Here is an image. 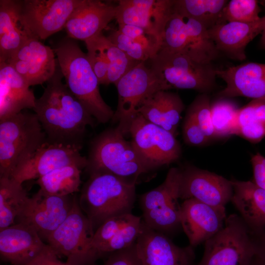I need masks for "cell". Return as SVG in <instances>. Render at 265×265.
<instances>
[{"instance_id":"obj_1","label":"cell","mask_w":265,"mask_h":265,"mask_svg":"<svg viewBox=\"0 0 265 265\" xmlns=\"http://www.w3.org/2000/svg\"><path fill=\"white\" fill-rule=\"evenodd\" d=\"M63 77L58 64L33 110L47 142L81 146L86 129L93 127L95 119L63 83Z\"/></svg>"},{"instance_id":"obj_2","label":"cell","mask_w":265,"mask_h":265,"mask_svg":"<svg viewBox=\"0 0 265 265\" xmlns=\"http://www.w3.org/2000/svg\"><path fill=\"white\" fill-rule=\"evenodd\" d=\"M53 50L72 93L99 122L106 123L112 120L114 112L101 96L100 84L86 54L68 36L58 42Z\"/></svg>"},{"instance_id":"obj_3","label":"cell","mask_w":265,"mask_h":265,"mask_svg":"<svg viewBox=\"0 0 265 265\" xmlns=\"http://www.w3.org/2000/svg\"><path fill=\"white\" fill-rule=\"evenodd\" d=\"M89 175L79 203L95 231L111 217L132 213L136 200V182L109 173Z\"/></svg>"},{"instance_id":"obj_4","label":"cell","mask_w":265,"mask_h":265,"mask_svg":"<svg viewBox=\"0 0 265 265\" xmlns=\"http://www.w3.org/2000/svg\"><path fill=\"white\" fill-rule=\"evenodd\" d=\"M47 141L35 113L23 111L0 120V178H10Z\"/></svg>"},{"instance_id":"obj_5","label":"cell","mask_w":265,"mask_h":265,"mask_svg":"<svg viewBox=\"0 0 265 265\" xmlns=\"http://www.w3.org/2000/svg\"><path fill=\"white\" fill-rule=\"evenodd\" d=\"M116 128L105 131L93 141L86 168L89 175L109 173L136 183L149 172L130 141Z\"/></svg>"},{"instance_id":"obj_6","label":"cell","mask_w":265,"mask_h":265,"mask_svg":"<svg viewBox=\"0 0 265 265\" xmlns=\"http://www.w3.org/2000/svg\"><path fill=\"white\" fill-rule=\"evenodd\" d=\"M150 60V68L164 90L191 89L208 94L215 87L216 69L212 63H200L162 48Z\"/></svg>"},{"instance_id":"obj_7","label":"cell","mask_w":265,"mask_h":265,"mask_svg":"<svg viewBox=\"0 0 265 265\" xmlns=\"http://www.w3.org/2000/svg\"><path fill=\"white\" fill-rule=\"evenodd\" d=\"M258 238L237 214L227 217L224 227L204 242L197 265H249L258 253Z\"/></svg>"},{"instance_id":"obj_8","label":"cell","mask_w":265,"mask_h":265,"mask_svg":"<svg viewBox=\"0 0 265 265\" xmlns=\"http://www.w3.org/2000/svg\"><path fill=\"white\" fill-rule=\"evenodd\" d=\"M181 177V168H171L161 185L139 198L142 219L145 225L170 238L182 228L178 201Z\"/></svg>"},{"instance_id":"obj_9","label":"cell","mask_w":265,"mask_h":265,"mask_svg":"<svg viewBox=\"0 0 265 265\" xmlns=\"http://www.w3.org/2000/svg\"><path fill=\"white\" fill-rule=\"evenodd\" d=\"M95 231L76 196L65 220L46 239L58 256L66 257L70 265H94L90 244Z\"/></svg>"},{"instance_id":"obj_10","label":"cell","mask_w":265,"mask_h":265,"mask_svg":"<svg viewBox=\"0 0 265 265\" xmlns=\"http://www.w3.org/2000/svg\"><path fill=\"white\" fill-rule=\"evenodd\" d=\"M128 133L149 172L176 161L181 155V147L175 135L138 113L131 123Z\"/></svg>"},{"instance_id":"obj_11","label":"cell","mask_w":265,"mask_h":265,"mask_svg":"<svg viewBox=\"0 0 265 265\" xmlns=\"http://www.w3.org/2000/svg\"><path fill=\"white\" fill-rule=\"evenodd\" d=\"M161 48L206 64L212 63L220 53L201 24L174 12L165 26Z\"/></svg>"},{"instance_id":"obj_12","label":"cell","mask_w":265,"mask_h":265,"mask_svg":"<svg viewBox=\"0 0 265 265\" xmlns=\"http://www.w3.org/2000/svg\"><path fill=\"white\" fill-rule=\"evenodd\" d=\"M115 85L118 101L111 120L118 123L116 128L125 135L128 133L131 123L143 101L153 93L164 89L145 62H139Z\"/></svg>"},{"instance_id":"obj_13","label":"cell","mask_w":265,"mask_h":265,"mask_svg":"<svg viewBox=\"0 0 265 265\" xmlns=\"http://www.w3.org/2000/svg\"><path fill=\"white\" fill-rule=\"evenodd\" d=\"M82 0H21L20 21L29 35L45 39L65 28L70 15Z\"/></svg>"},{"instance_id":"obj_14","label":"cell","mask_w":265,"mask_h":265,"mask_svg":"<svg viewBox=\"0 0 265 265\" xmlns=\"http://www.w3.org/2000/svg\"><path fill=\"white\" fill-rule=\"evenodd\" d=\"M81 145L47 141L31 158L17 168L10 178L23 184L62 167L75 165L85 168L87 160L81 155Z\"/></svg>"},{"instance_id":"obj_15","label":"cell","mask_w":265,"mask_h":265,"mask_svg":"<svg viewBox=\"0 0 265 265\" xmlns=\"http://www.w3.org/2000/svg\"><path fill=\"white\" fill-rule=\"evenodd\" d=\"M74 197L58 196L41 190L28 197L16 223L33 228L45 239L65 220L72 209Z\"/></svg>"},{"instance_id":"obj_16","label":"cell","mask_w":265,"mask_h":265,"mask_svg":"<svg viewBox=\"0 0 265 265\" xmlns=\"http://www.w3.org/2000/svg\"><path fill=\"white\" fill-rule=\"evenodd\" d=\"M180 199H194L215 207H225L231 201V180L208 170L189 166L181 169Z\"/></svg>"},{"instance_id":"obj_17","label":"cell","mask_w":265,"mask_h":265,"mask_svg":"<svg viewBox=\"0 0 265 265\" xmlns=\"http://www.w3.org/2000/svg\"><path fill=\"white\" fill-rule=\"evenodd\" d=\"M135 248L142 265H197L193 247L177 245L170 237L149 228L143 220Z\"/></svg>"},{"instance_id":"obj_18","label":"cell","mask_w":265,"mask_h":265,"mask_svg":"<svg viewBox=\"0 0 265 265\" xmlns=\"http://www.w3.org/2000/svg\"><path fill=\"white\" fill-rule=\"evenodd\" d=\"M11 66L28 85L47 82L58 66L53 49L39 39L29 38L6 62Z\"/></svg>"},{"instance_id":"obj_19","label":"cell","mask_w":265,"mask_h":265,"mask_svg":"<svg viewBox=\"0 0 265 265\" xmlns=\"http://www.w3.org/2000/svg\"><path fill=\"white\" fill-rule=\"evenodd\" d=\"M225 207H215L194 199L181 204V227L194 248L214 236L225 226Z\"/></svg>"},{"instance_id":"obj_20","label":"cell","mask_w":265,"mask_h":265,"mask_svg":"<svg viewBox=\"0 0 265 265\" xmlns=\"http://www.w3.org/2000/svg\"><path fill=\"white\" fill-rule=\"evenodd\" d=\"M174 0H120L116 5L118 24L144 28L162 40L165 26L173 12Z\"/></svg>"},{"instance_id":"obj_21","label":"cell","mask_w":265,"mask_h":265,"mask_svg":"<svg viewBox=\"0 0 265 265\" xmlns=\"http://www.w3.org/2000/svg\"><path fill=\"white\" fill-rule=\"evenodd\" d=\"M116 12V5L99 0H82L65 26L68 36L84 42L92 38L115 19Z\"/></svg>"},{"instance_id":"obj_22","label":"cell","mask_w":265,"mask_h":265,"mask_svg":"<svg viewBox=\"0 0 265 265\" xmlns=\"http://www.w3.org/2000/svg\"><path fill=\"white\" fill-rule=\"evenodd\" d=\"M226 83L219 98L244 97L265 99V64L248 62L216 70Z\"/></svg>"},{"instance_id":"obj_23","label":"cell","mask_w":265,"mask_h":265,"mask_svg":"<svg viewBox=\"0 0 265 265\" xmlns=\"http://www.w3.org/2000/svg\"><path fill=\"white\" fill-rule=\"evenodd\" d=\"M47 245L33 228L22 223L0 230L1 259L12 265H27Z\"/></svg>"},{"instance_id":"obj_24","label":"cell","mask_w":265,"mask_h":265,"mask_svg":"<svg viewBox=\"0 0 265 265\" xmlns=\"http://www.w3.org/2000/svg\"><path fill=\"white\" fill-rule=\"evenodd\" d=\"M265 27V16L254 22H227L208 30L219 53L234 60L245 59L247 45Z\"/></svg>"},{"instance_id":"obj_25","label":"cell","mask_w":265,"mask_h":265,"mask_svg":"<svg viewBox=\"0 0 265 265\" xmlns=\"http://www.w3.org/2000/svg\"><path fill=\"white\" fill-rule=\"evenodd\" d=\"M231 181L233 187L231 201L259 238L265 234V189L249 181Z\"/></svg>"},{"instance_id":"obj_26","label":"cell","mask_w":265,"mask_h":265,"mask_svg":"<svg viewBox=\"0 0 265 265\" xmlns=\"http://www.w3.org/2000/svg\"><path fill=\"white\" fill-rule=\"evenodd\" d=\"M29 87L11 66L0 62V120L34 109L36 99Z\"/></svg>"},{"instance_id":"obj_27","label":"cell","mask_w":265,"mask_h":265,"mask_svg":"<svg viewBox=\"0 0 265 265\" xmlns=\"http://www.w3.org/2000/svg\"><path fill=\"white\" fill-rule=\"evenodd\" d=\"M184 108L183 102L178 94L159 90L143 101L137 113L176 136Z\"/></svg>"},{"instance_id":"obj_28","label":"cell","mask_w":265,"mask_h":265,"mask_svg":"<svg viewBox=\"0 0 265 265\" xmlns=\"http://www.w3.org/2000/svg\"><path fill=\"white\" fill-rule=\"evenodd\" d=\"M21 0H0V62L9 58L31 37L20 21Z\"/></svg>"},{"instance_id":"obj_29","label":"cell","mask_w":265,"mask_h":265,"mask_svg":"<svg viewBox=\"0 0 265 265\" xmlns=\"http://www.w3.org/2000/svg\"><path fill=\"white\" fill-rule=\"evenodd\" d=\"M226 0H174L173 12L193 19L207 30L224 23Z\"/></svg>"},{"instance_id":"obj_30","label":"cell","mask_w":265,"mask_h":265,"mask_svg":"<svg viewBox=\"0 0 265 265\" xmlns=\"http://www.w3.org/2000/svg\"><path fill=\"white\" fill-rule=\"evenodd\" d=\"M233 135L257 143L265 136V99H253L239 108Z\"/></svg>"},{"instance_id":"obj_31","label":"cell","mask_w":265,"mask_h":265,"mask_svg":"<svg viewBox=\"0 0 265 265\" xmlns=\"http://www.w3.org/2000/svg\"><path fill=\"white\" fill-rule=\"evenodd\" d=\"M28 197L22 184L0 178V230L15 223Z\"/></svg>"},{"instance_id":"obj_32","label":"cell","mask_w":265,"mask_h":265,"mask_svg":"<svg viewBox=\"0 0 265 265\" xmlns=\"http://www.w3.org/2000/svg\"><path fill=\"white\" fill-rule=\"evenodd\" d=\"M81 169L71 165L56 169L37 179L39 189L47 194L64 196L80 190Z\"/></svg>"},{"instance_id":"obj_33","label":"cell","mask_w":265,"mask_h":265,"mask_svg":"<svg viewBox=\"0 0 265 265\" xmlns=\"http://www.w3.org/2000/svg\"><path fill=\"white\" fill-rule=\"evenodd\" d=\"M98 37L108 64L106 85L110 83L115 84L124 75L140 62L130 58L102 33L98 35Z\"/></svg>"},{"instance_id":"obj_34","label":"cell","mask_w":265,"mask_h":265,"mask_svg":"<svg viewBox=\"0 0 265 265\" xmlns=\"http://www.w3.org/2000/svg\"><path fill=\"white\" fill-rule=\"evenodd\" d=\"M239 108L227 98H219L211 103L212 122L217 138L233 135Z\"/></svg>"},{"instance_id":"obj_35","label":"cell","mask_w":265,"mask_h":265,"mask_svg":"<svg viewBox=\"0 0 265 265\" xmlns=\"http://www.w3.org/2000/svg\"><path fill=\"white\" fill-rule=\"evenodd\" d=\"M137 216L132 213L114 216L106 220L95 230L90 244L91 253L95 262L99 259L101 249Z\"/></svg>"},{"instance_id":"obj_36","label":"cell","mask_w":265,"mask_h":265,"mask_svg":"<svg viewBox=\"0 0 265 265\" xmlns=\"http://www.w3.org/2000/svg\"><path fill=\"white\" fill-rule=\"evenodd\" d=\"M256 0H231L228 2L223 11V22H254L261 17V9Z\"/></svg>"},{"instance_id":"obj_37","label":"cell","mask_w":265,"mask_h":265,"mask_svg":"<svg viewBox=\"0 0 265 265\" xmlns=\"http://www.w3.org/2000/svg\"><path fill=\"white\" fill-rule=\"evenodd\" d=\"M211 104L208 94H200L192 101L186 111L196 121L210 140L217 138L212 122Z\"/></svg>"},{"instance_id":"obj_38","label":"cell","mask_w":265,"mask_h":265,"mask_svg":"<svg viewBox=\"0 0 265 265\" xmlns=\"http://www.w3.org/2000/svg\"><path fill=\"white\" fill-rule=\"evenodd\" d=\"M118 30L140 45L150 53L152 58L162 47V40L161 39L140 27L118 24Z\"/></svg>"},{"instance_id":"obj_39","label":"cell","mask_w":265,"mask_h":265,"mask_svg":"<svg viewBox=\"0 0 265 265\" xmlns=\"http://www.w3.org/2000/svg\"><path fill=\"white\" fill-rule=\"evenodd\" d=\"M85 43L87 50V59L100 84L106 85L108 64L101 46L98 35L85 41Z\"/></svg>"},{"instance_id":"obj_40","label":"cell","mask_w":265,"mask_h":265,"mask_svg":"<svg viewBox=\"0 0 265 265\" xmlns=\"http://www.w3.org/2000/svg\"><path fill=\"white\" fill-rule=\"evenodd\" d=\"M107 37L117 47L134 60L145 62L152 58L150 53L140 45L120 32L118 29L111 31Z\"/></svg>"},{"instance_id":"obj_41","label":"cell","mask_w":265,"mask_h":265,"mask_svg":"<svg viewBox=\"0 0 265 265\" xmlns=\"http://www.w3.org/2000/svg\"><path fill=\"white\" fill-rule=\"evenodd\" d=\"M182 132L184 141L191 146L204 145L210 140L194 119L187 113L183 125Z\"/></svg>"},{"instance_id":"obj_42","label":"cell","mask_w":265,"mask_h":265,"mask_svg":"<svg viewBox=\"0 0 265 265\" xmlns=\"http://www.w3.org/2000/svg\"><path fill=\"white\" fill-rule=\"evenodd\" d=\"M102 265H142V264L138 256L135 243L126 249L109 254Z\"/></svg>"},{"instance_id":"obj_43","label":"cell","mask_w":265,"mask_h":265,"mask_svg":"<svg viewBox=\"0 0 265 265\" xmlns=\"http://www.w3.org/2000/svg\"><path fill=\"white\" fill-rule=\"evenodd\" d=\"M58 257L54 251L48 244L27 265H70L66 262L60 261Z\"/></svg>"},{"instance_id":"obj_44","label":"cell","mask_w":265,"mask_h":265,"mask_svg":"<svg viewBox=\"0 0 265 265\" xmlns=\"http://www.w3.org/2000/svg\"><path fill=\"white\" fill-rule=\"evenodd\" d=\"M254 183L265 189V157L258 153L252 157Z\"/></svg>"},{"instance_id":"obj_45","label":"cell","mask_w":265,"mask_h":265,"mask_svg":"<svg viewBox=\"0 0 265 265\" xmlns=\"http://www.w3.org/2000/svg\"><path fill=\"white\" fill-rule=\"evenodd\" d=\"M257 254L265 258V234L258 239Z\"/></svg>"},{"instance_id":"obj_46","label":"cell","mask_w":265,"mask_h":265,"mask_svg":"<svg viewBox=\"0 0 265 265\" xmlns=\"http://www.w3.org/2000/svg\"><path fill=\"white\" fill-rule=\"evenodd\" d=\"M249 265H265V258L257 254Z\"/></svg>"},{"instance_id":"obj_47","label":"cell","mask_w":265,"mask_h":265,"mask_svg":"<svg viewBox=\"0 0 265 265\" xmlns=\"http://www.w3.org/2000/svg\"><path fill=\"white\" fill-rule=\"evenodd\" d=\"M261 33L262 36L260 41V46L262 49L265 50V27Z\"/></svg>"}]
</instances>
